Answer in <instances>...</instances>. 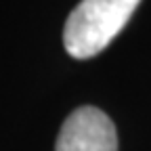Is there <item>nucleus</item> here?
<instances>
[{"mask_svg": "<svg viewBox=\"0 0 151 151\" xmlns=\"http://www.w3.org/2000/svg\"><path fill=\"white\" fill-rule=\"evenodd\" d=\"M141 0H82L63 29V46L73 59L99 55L130 21Z\"/></svg>", "mask_w": 151, "mask_h": 151, "instance_id": "obj_1", "label": "nucleus"}, {"mask_svg": "<svg viewBox=\"0 0 151 151\" xmlns=\"http://www.w3.org/2000/svg\"><path fill=\"white\" fill-rule=\"evenodd\" d=\"M55 151H118L116 126L105 111L78 107L63 122Z\"/></svg>", "mask_w": 151, "mask_h": 151, "instance_id": "obj_2", "label": "nucleus"}]
</instances>
